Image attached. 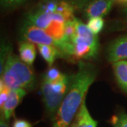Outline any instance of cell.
<instances>
[{"mask_svg": "<svg viewBox=\"0 0 127 127\" xmlns=\"http://www.w3.org/2000/svg\"><path fill=\"white\" fill-rule=\"evenodd\" d=\"M110 122L113 127H127V114L122 113L113 116Z\"/></svg>", "mask_w": 127, "mask_h": 127, "instance_id": "18", "label": "cell"}, {"mask_svg": "<svg viewBox=\"0 0 127 127\" xmlns=\"http://www.w3.org/2000/svg\"><path fill=\"white\" fill-rule=\"evenodd\" d=\"M76 34V18L73 21H68L65 23L64 32V39L59 47L64 43L71 42L73 37Z\"/></svg>", "mask_w": 127, "mask_h": 127, "instance_id": "14", "label": "cell"}, {"mask_svg": "<svg viewBox=\"0 0 127 127\" xmlns=\"http://www.w3.org/2000/svg\"><path fill=\"white\" fill-rule=\"evenodd\" d=\"M64 73L60 72L59 69L56 67H50L43 76V81L47 82H55L59 81L63 77Z\"/></svg>", "mask_w": 127, "mask_h": 127, "instance_id": "16", "label": "cell"}, {"mask_svg": "<svg viewBox=\"0 0 127 127\" xmlns=\"http://www.w3.org/2000/svg\"><path fill=\"white\" fill-rule=\"evenodd\" d=\"M85 101L83 102L70 127H97V122L91 116Z\"/></svg>", "mask_w": 127, "mask_h": 127, "instance_id": "9", "label": "cell"}, {"mask_svg": "<svg viewBox=\"0 0 127 127\" xmlns=\"http://www.w3.org/2000/svg\"><path fill=\"white\" fill-rule=\"evenodd\" d=\"M75 9H76L75 7L67 1H59L57 4L56 13H58L62 16H63L64 18L66 19V21H73L75 19L74 17Z\"/></svg>", "mask_w": 127, "mask_h": 127, "instance_id": "13", "label": "cell"}, {"mask_svg": "<svg viewBox=\"0 0 127 127\" xmlns=\"http://www.w3.org/2000/svg\"><path fill=\"white\" fill-rule=\"evenodd\" d=\"M97 74V69L93 64L79 62L77 73L73 76L69 90L53 119L52 127H69L86 100V95Z\"/></svg>", "mask_w": 127, "mask_h": 127, "instance_id": "1", "label": "cell"}, {"mask_svg": "<svg viewBox=\"0 0 127 127\" xmlns=\"http://www.w3.org/2000/svg\"><path fill=\"white\" fill-rule=\"evenodd\" d=\"M54 20L53 13H46L40 9H37L27 14L26 21L32 25L47 31Z\"/></svg>", "mask_w": 127, "mask_h": 127, "instance_id": "8", "label": "cell"}, {"mask_svg": "<svg viewBox=\"0 0 127 127\" xmlns=\"http://www.w3.org/2000/svg\"><path fill=\"white\" fill-rule=\"evenodd\" d=\"M73 76H70L64 74L63 77L57 81H43L42 83L41 92L42 94V100L45 107L46 112L51 119H54L64 98L67 94Z\"/></svg>", "mask_w": 127, "mask_h": 127, "instance_id": "3", "label": "cell"}, {"mask_svg": "<svg viewBox=\"0 0 127 127\" xmlns=\"http://www.w3.org/2000/svg\"><path fill=\"white\" fill-rule=\"evenodd\" d=\"M91 1V0H76L73 4V6L76 9H83V7Z\"/></svg>", "mask_w": 127, "mask_h": 127, "instance_id": "22", "label": "cell"}, {"mask_svg": "<svg viewBox=\"0 0 127 127\" xmlns=\"http://www.w3.org/2000/svg\"><path fill=\"white\" fill-rule=\"evenodd\" d=\"M114 0H91L84 7L83 14L86 18L103 17L109 14Z\"/></svg>", "mask_w": 127, "mask_h": 127, "instance_id": "5", "label": "cell"}, {"mask_svg": "<svg viewBox=\"0 0 127 127\" xmlns=\"http://www.w3.org/2000/svg\"><path fill=\"white\" fill-rule=\"evenodd\" d=\"M11 46L9 45V43H5L4 42L3 44H1V60H0V72L1 75L3 73L4 67L5 63L6 62L7 59L9 58V57L11 55Z\"/></svg>", "mask_w": 127, "mask_h": 127, "instance_id": "17", "label": "cell"}, {"mask_svg": "<svg viewBox=\"0 0 127 127\" xmlns=\"http://www.w3.org/2000/svg\"><path fill=\"white\" fill-rule=\"evenodd\" d=\"M18 52L20 59L28 66H32L36 57V47L33 43L26 40L19 43Z\"/></svg>", "mask_w": 127, "mask_h": 127, "instance_id": "10", "label": "cell"}, {"mask_svg": "<svg viewBox=\"0 0 127 127\" xmlns=\"http://www.w3.org/2000/svg\"><path fill=\"white\" fill-rule=\"evenodd\" d=\"M107 58L110 62H117L127 59V35L117 37L109 45Z\"/></svg>", "mask_w": 127, "mask_h": 127, "instance_id": "6", "label": "cell"}, {"mask_svg": "<svg viewBox=\"0 0 127 127\" xmlns=\"http://www.w3.org/2000/svg\"><path fill=\"white\" fill-rule=\"evenodd\" d=\"M1 79L10 89H32L35 78L32 68L16 55H11L5 63Z\"/></svg>", "mask_w": 127, "mask_h": 127, "instance_id": "2", "label": "cell"}, {"mask_svg": "<svg viewBox=\"0 0 127 127\" xmlns=\"http://www.w3.org/2000/svg\"><path fill=\"white\" fill-rule=\"evenodd\" d=\"M115 1H117V3H119V4H123L125 6L127 4V0H114Z\"/></svg>", "mask_w": 127, "mask_h": 127, "instance_id": "25", "label": "cell"}, {"mask_svg": "<svg viewBox=\"0 0 127 127\" xmlns=\"http://www.w3.org/2000/svg\"><path fill=\"white\" fill-rule=\"evenodd\" d=\"M117 82L123 91L127 93V61L122 60L112 64Z\"/></svg>", "mask_w": 127, "mask_h": 127, "instance_id": "11", "label": "cell"}, {"mask_svg": "<svg viewBox=\"0 0 127 127\" xmlns=\"http://www.w3.org/2000/svg\"><path fill=\"white\" fill-rule=\"evenodd\" d=\"M13 127H31V124L23 119H16L13 124Z\"/></svg>", "mask_w": 127, "mask_h": 127, "instance_id": "21", "label": "cell"}, {"mask_svg": "<svg viewBox=\"0 0 127 127\" xmlns=\"http://www.w3.org/2000/svg\"><path fill=\"white\" fill-rule=\"evenodd\" d=\"M126 6H127V5H126Z\"/></svg>", "mask_w": 127, "mask_h": 127, "instance_id": "28", "label": "cell"}, {"mask_svg": "<svg viewBox=\"0 0 127 127\" xmlns=\"http://www.w3.org/2000/svg\"><path fill=\"white\" fill-rule=\"evenodd\" d=\"M26 95V92L23 88L11 89L10 91L9 97L4 104L2 109H1L4 114V118L6 120H9L13 115L14 110L21 103V100Z\"/></svg>", "mask_w": 127, "mask_h": 127, "instance_id": "7", "label": "cell"}, {"mask_svg": "<svg viewBox=\"0 0 127 127\" xmlns=\"http://www.w3.org/2000/svg\"><path fill=\"white\" fill-rule=\"evenodd\" d=\"M87 26L95 35H97L104 28V21L102 17L91 18L88 20Z\"/></svg>", "mask_w": 127, "mask_h": 127, "instance_id": "15", "label": "cell"}, {"mask_svg": "<svg viewBox=\"0 0 127 127\" xmlns=\"http://www.w3.org/2000/svg\"><path fill=\"white\" fill-rule=\"evenodd\" d=\"M6 119L4 118H1V122H0V127H9L8 124L5 121Z\"/></svg>", "mask_w": 127, "mask_h": 127, "instance_id": "24", "label": "cell"}, {"mask_svg": "<svg viewBox=\"0 0 127 127\" xmlns=\"http://www.w3.org/2000/svg\"><path fill=\"white\" fill-rule=\"evenodd\" d=\"M124 14H125V16H126V18H127V7L124 9Z\"/></svg>", "mask_w": 127, "mask_h": 127, "instance_id": "26", "label": "cell"}, {"mask_svg": "<svg viewBox=\"0 0 127 127\" xmlns=\"http://www.w3.org/2000/svg\"><path fill=\"white\" fill-rule=\"evenodd\" d=\"M21 3H22V2H23V1H25V0H21Z\"/></svg>", "mask_w": 127, "mask_h": 127, "instance_id": "27", "label": "cell"}, {"mask_svg": "<svg viewBox=\"0 0 127 127\" xmlns=\"http://www.w3.org/2000/svg\"><path fill=\"white\" fill-rule=\"evenodd\" d=\"M67 1L68 3H70L73 6V4L75 2L76 0H41L42 2H46V1Z\"/></svg>", "mask_w": 127, "mask_h": 127, "instance_id": "23", "label": "cell"}, {"mask_svg": "<svg viewBox=\"0 0 127 127\" xmlns=\"http://www.w3.org/2000/svg\"><path fill=\"white\" fill-rule=\"evenodd\" d=\"M20 32L24 40L37 45H49L58 47V44L45 31L28 23L26 21L23 22Z\"/></svg>", "mask_w": 127, "mask_h": 127, "instance_id": "4", "label": "cell"}, {"mask_svg": "<svg viewBox=\"0 0 127 127\" xmlns=\"http://www.w3.org/2000/svg\"><path fill=\"white\" fill-rule=\"evenodd\" d=\"M21 4V0H1V4L5 9H12Z\"/></svg>", "mask_w": 127, "mask_h": 127, "instance_id": "20", "label": "cell"}, {"mask_svg": "<svg viewBox=\"0 0 127 127\" xmlns=\"http://www.w3.org/2000/svg\"><path fill=\"white\" fill-rule=\"evenodd\" d=\"M11 89H10L3 81V80L1 78L0 80V107L1 109H2L4 104L6 102L9 97L10 91Z\"/></svg>", "mask_w": 127, "mask_h": 127, "instance_id": "19", "label": "cell"}, {"mask_svg": "<svg viewBox=\"0 0 127 127\" xmlns=\"http://www.w3.org/2000/svg\"><path fill=\"white\" fill-rule=\"evenodd\" d=\"M37 47L41 56L50 67H52L57 58L62 57L60 50L55 46L40 44L37 45Z\"/></svg>", "mask_w": 127, "mask_h": 127, "instance_id": "12", "label": "cell"}]
</instances>
